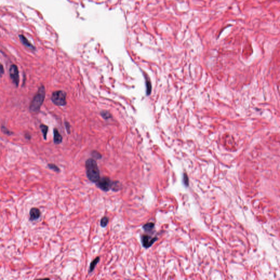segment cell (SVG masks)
<instances>
[{"instance_id":"6da1fadb","label":"cell","mask_w":280,"mask_h":280,"mask_svg":"<svg viewBox=\"0 0 280 280\" xmlns=\"http://www.w3.org/2000/svg\"><path fill=\"white\" fill-rule=\"evenodd\" d=\"M86 174L88 180L93 183H96L100 179V172L95 160L89 158L86 162Z\"/></svg>"},{"instance_id":"7a4b0ae2","label":"cell","mask_w":280,"mask_h":280,"mask_svg":"<svg viewBox=\"0 0 280 280\" xmlns=\"http://www.w3.org/2000/svg\"><path fill=\"white\" fill-rule=\"evenodd\" d=\"M45 96H46V90L44 86L39 88L37 93L33 97L30 105V111L33 113L38 112L41 106L43 104Z\"/></svg>"},{"instance_id":"3957f363","label":"cell","mask_w":280,"mask_h":280,"mask_svg":"<svg viewBox=\"0 0 280 280\" xmlns=\"http://www.w3.org/2000/svg\"><path fill=\"white\" fill-rule=\"evenodd\" d=\"M51 99L55 105L63 106L66 104V93L61 90H58L53 93Z\"/></svg>"},{"instance_id":"277c9868","label":"cell","mask_w":280,"mask_h":280,"mask_svg":"<svg viewBox=\"0 0 280 280\" xmlns=\"http://www.w3.org/2000/svg\"><path fill=\"white\" fill-rule=\"evenodd\" d=\"M113 181L108 177H102L98 180V181L95 183L96 186L101 190L103 191H108L111 189Z\"/></svg>"},{"instance_id":"5b68a950","label":"cell","mask_w":280,"mask_h":280,"mask_svg":"<svg viewBox=\"0 0 280 280\" xmlns=\"http://www.w3.org/2000/svg\"><path fill=\"white\" fill-rule=\"evenodd\" d=\"M9 76L13 83L16 87H18L19 84V73L18 67L15 65H12L9 68Z\"/></svg>"},{"instance_id":"8992f818","label":"cell","mask_w":280,"mask_h":280,"mask_svg":"<svg viewBox=\"0 0 280 280\" xmlns=\"http://www.w3.org/2000/svg\"><path fill=\"white\" fill-rule=\"evenodd\" d=\"M158 240L157 237H152L147 235H143L141 237V242L143 247L148 248L152 246V245Z\"/></svg>"},{"instance_id":"52a82bcc","label":"cell","mask_w":280,"mask_h":280,"mask_svg":"<svg viewBox=\"0 0 280 280\" xmlns=\"http://www.w3.org/2000/svg\"><path fill=\"white\" fill-rule=\"evenodd\" d=\"M29 216L30 221H35L40 217L41 211L38 208L32 207V208H31L29 212Z\"/></svg>"},{"instance_id":"ba28073f","label":"cell","mask_w":280,"mask_h":280,"mask_svg":"<svg viewBox=\"0 0 280 280\" xmlns=\"http://www.w3.org/2000/svg\"><path fill=\"white\" fill-rule=\"evenodd\" d=\"M244 193L248 197H252L255 196L257 194V190L254 188L253 186H246L244 188Z\"/></svg>"},{"instance_id":"9c48e42d","label":"cell","mask_w":280,"mask_h":280,"mask_svg":"<svg viewBox=\"0 0 280 280\" xmlns=\"http://www.w3.org/2000/svg\"><path fill=\"white\" fill-rule=\"evenodd\" d=\"M19 39H20V40L21 43H22V44L24 45V46L26 47H27V48H29V49H30L31 50H35V47H34L29 41H28V39L26 37H25L24 35H19Z\"/></svg>"},{"instance_id":"30bf717a","label":"cell","mask_w":280,"mask_h":280,"mask_svg":"<svg viewBox=\"0 0 280 280\" xmlns=\"http://www.w3.org/2000/svg\"><path fill=\"white\" fill-rule=\"evenodd\" d=\"M54 142L55 144H60L63 141V137L59 133L58 130L55 128L54 129Z\"/></svg>"},{"instance_id":"8fae6325","label":"cell","mask_w":280,"mask_h":280,"mask_svg":"<svg viewBox=\"0 0 280 280\" xmlns=\"http://www.w3.org/2000/svg\"><path fill=\"white\" fill-rule=\"evenodd\" d=\"M100 258L99 257H97L96 258H95L93 261L91 262V263L90 264L89 266V270H88V273L90 274L92 273L94 270L95 269V268L96 267V265L98 263L99 261H100Z\"/></svg>"},{"instance_id":"7c38bea8","label":"cell","mask_w":280,"mask_h":280,"mask_svg":"<svg viewBox=\"0 0 280 280\" xmlns=\"http://www.w3.org/2000/svg\"><path fill=\"white\" fill-rule=\"evenodd\" d=\"M122 188L121 186V184L117 181H113L112 186L111 188V190L113 191H118L120 190Z\"/></svg>"},{"instance_id":"4fadbf2b","label":"cell","mask_w":280,"mask_h":280,"mask_svg":"<svg viewBox=\"0 0 280 280\" xmlns=\"http://www.w3.org/2000/svg\"><path fill=\"white\" fill-rule=\"evenodd\" d=\"M109 222V218L106 216L103 217L100 220V225L101 227L105 228L107 227V225H108V223Z\"/></svg>"},{"instance_id":"5bb4252c","label":"cell","mask_w":280,"mask_h":280,"mask_svg":"<svg viewBox=\"0 0 280 280\" xmlns=\"http://www.w3.org/2000/svg\"><path fill=\"white\" fill-rule=\"evenodd\" d=\"M40 129L42 132V134H43L44 138L45 140H46L47 132L48 130V127L46 125H44V124H41L40 125Z\"/></svg>"},{"instance_id":"9a60e30c","label":"cell","mask_w":280,"mask_h":280,"mask_svg":"<svg viewBox=\"0 0 280 280\" xmlns=\"http://www.w3.org/2000/svg\"><path fill=\"white\" fill-rule=\"evenodd\" d=\"M155 224L153 223H148L143 225V229L145 231H151L154 228Z\"/></svg>"},{"instance_id":"2e32d148","label":"cell","mask_w":280,"mask_h":280,"mask_svg":"<svg viewBox=\"0 0 280 280\" xmlns=\"http://www.w3.org/2000/svg\"><path fill=\"white\" fill-rule=\"evenodd\" d=\"M100 114L102 116V117L104 119H108L112 117V115L111 114V113L108 111H101L100 112Z\"/></svg>"},{"instance_id":"e0dca14e","label":"cell","mask_w":280,"mask_h":280,"mask_svg":"<svg viewBox=\"0 0 280 280\" xmlns=\"http://www.w3.org/2000/svg\"><path fill=\"white\" fill-rule=\"evenodd\" d=\"M48 167L49 168V169L52 170L56 172H58V173L60 172V169H59V167L56 165L54 164H48Z\"/></svg>"},{"instance_id":"ac0fdd59","label":"cell","mask_w":280,"mask_h":280,"mask_svg":"<svg viewBox=\"0 0 280 280\" xmlns=\"http://www.w3.org/2000/svg\"><path fill=\"white\" fill-rule=\"evenodd\" d=\"M92 155L93 157L96 159H101L102 158L101 154L97 151H94L92 152Z\"/></svg>"},{"instance_id":"d6986e66","label":"cell","mask_w":280,"mask_h":280,"mask_svg":"<svg viewBox=\"0 0 280 280\" xmlns=\"http://www.w3.org/2000/svg\"><path fill=\"white\" fill-rule=\"evenodd\" d=\"M146 86H147V95H149L150 93L151 92V84L148 81L146 82Z\"/></svg>"},{"instance_id":"ffe728a7","label":"cell","mask_w":280,"mask_h":280,"mask_svg":"<svg viewBox=\"0 0 280 280\" xmlns=\"http://www.w3.org/2000/svg\"><path fill=\"white\" fill-rule=\"evenodd\" d=\"M183 182L184 185L185 186H188L189 185V180H188V178L187 175V174H184V176H183Z\"/></svg>"},{"instance_id":"44dd1931","label":"cell","mask_w":280,"mask_h":280,"mask_svg":"<svg viewBox=\"0 0 280 280\" xmlns=\"http://www.w3.org/2000/svg\"><path fill=\"white\" fill-rule=\"evenodd\" d=\"M2 131L5 134H7L8 135H12L13 133L12 132H10L9 130H8L6 128H5L4 126H2Z\"/></svg>"},{"instance_id":"7402d4cb","label":"cell","mask_w":280,"mask_h":280,"mask_svg":"<svg viewBox=\"0 0 280 280\" xmlns=\"http://www.w3.org/2000/svg\"><path fill=\"white\" fill-rule=\"evenodd\" d=\"M65 127H66V131L67 132L68 134H70L71 132V130H70V124L67 122V121H65Z\"/></svg>"},{"instance_id":"603a6c76","label":"cell","mask_w":280,"mask_h":280,"mask_svg":"<svg viewBox=\"0 0 280 280\" xmlns=\"http://www.w3.org/2000/svg\"><path fill=\"white\" fill-rule=\"evenodd\" d=\"M25 138H27V139H28V140H30V138H31L30 135H29V134H25Z\"/></svg>"},{"instance_id":"cb8c5ba5","label":"cell","mask_w":280,"mask_h":280,"mask_svg":"<svg viewBox=\"0 0 280 280\" xmlns=\"http://www.w3.org/2000/svg\"><path fill=\"white\" fill-rule=\"evenodd\" d=\"M1 75H2L4 73V70H3V67L2 65H1Z\"/></svg>"}]
</instances>
